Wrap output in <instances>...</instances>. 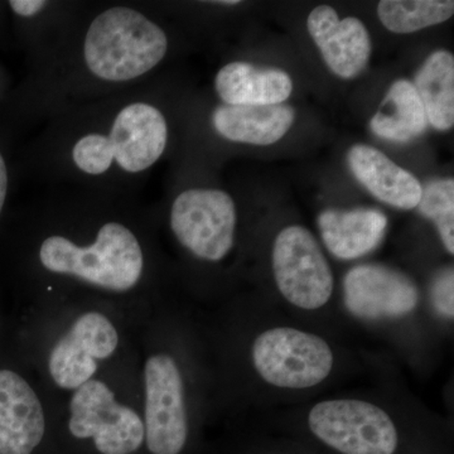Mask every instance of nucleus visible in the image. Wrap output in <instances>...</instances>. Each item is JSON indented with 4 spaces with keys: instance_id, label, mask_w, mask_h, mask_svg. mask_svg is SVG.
Returning <instances> with one entry per match:
<instances>
[{
    "instance_id": "6e6552de",
    "label": "nucleus",
    "mask_w": 454,
    "mask_h": 454,
    "mask_svg": "<svg viewBox=\"0 0 454 454\" xmlns=\"http://www.w3.org/2000/svg\"><path fill=\"white\" fill-rule=\"evenodd\" d=\"M236 226L235 202L220 190L184 191L170 210V227L179 244L208 262H219L231 253Z\"/></svg>"
},
{
    "instance_id": "412c9836",
    "label": "nucleus",
    "mask_w": 454,
    "mask_h": 454,
    "mask_svg": "<svg viewBox=\"0 0 454 454\" xmlns=\"http://www.w3.org/2000/svg\"><path fill=\"white\" fill-rule=\"evenodd\" d=\"M420 214L432 221L446 252L454 254V181L434 179L422 187L418 205Z\"/></svg>"
},
{
    "instance_id": "ddd939ff",
    "label": "nucleus",
    "mask_w": 454,
    "mask_h": 454,
    "mask_svg": "<svg viewBox=\"0 0 454 454\" xmlns=\"http://www.w3.org/2000/svg\"><path fill=\"white\" fill-rule=\"evenodd\" d=\"M44 429L37 394L18 373L0 370V454H32Z\"/></svg>"
},
{
    "instance_id": "393cba45",
    "label": "nucleus",
    "mask_w": 454,
    "mask_h": 454,
    "mask_svg": "<svg viewBox=\"0 0 454 454\" xmlns=\"http://www.w3.org/2000/svg\"><path fill=\"white\" fill-rule=\"evenodd\" d=\"M216 3V4H223V5H236V4H239V0H231V2H227V0H225V2H215Z\"/></svg>"
},
{
    "instance_id": "7ed1b4c3",
    "label": "nucleus",
    "mask_w": 454,
    "mask_h": 454,
    "mask_svg": "<svg viewBox=\"0 0 454 454\" xmlns=\"http://www.w3.org/2000/svg\"><path fill=\"white\" fill-rule=\"evenodd\" d=\"M340 309L346 324L384 342L395 361L419 373L438 364L444 339L427 309L419 284L404 271L378 262L349 269Z\"/></svg>"
},
{
    "instance_id": "39448f33",
    "label": "nucleus",
    "mask_w": 454,
    "mask_h": 454,
    "mask_svg": "<svg viewBox=\"0 0 454 454\" xmlns=\"http://www.w3.org/2000/svg\"><path fill=\"white\" fill-rule=\"evenodd\" d=\"M168 40L160 26L128 7L98 14L86 33L83 59L90 73L106 82H129L153 70Z\"/></svg>"
},
{
    "instance_id": "423d86ee",
    "label": "nucleus",
    "mask_w": 454,
    "mask_h": 454,
    "mask_svg": "<svg viewBox=\"0 0 454 454\" xmlns=\"http://www.w3.org/2000/svg\"><path fill=\"white\" fill-rule=\"evenodd\" d=\"M42 265L57 274H67L113 292H127L142 277V247L128 227L109 223L98 230L97 241L77 247L62 236H51L42 244Z\"/></svg>"
},
{
    "instance_id": "dca6fc26",
    "label": "nucleus",
    "mask_w": 454,
    "mask_h": 454,
    "mask_svg": "<svg viewBox=\"0 0 454 454\" xmlns=\"http://www.w3.org/2000/svg\"><path fill=\"white\" fill-rule=\"evenodd\" d=\"M215 89L225 106H269L288 100L293 82L291 76L279 68L231 62L217 73Z\"/></svg>"
},
{
    "instance_id": "f257e3e1",
    "label": "nucleus",
    "mask_w": 454,
    "mask_h": 454,
    "mask_svg": "<svg viewBox=\"0 0 454 454\" xmlns=\"http://www.w3.org/2000/svg\"><path fill=\"white\" fill-rule=\"evenodd\" d=\"M244 372L255 413L303 404L396 369L382 352L286 315L273 304L252 309Z\"/></svg>"
},
{
    "instance_id": "f03ea898",
    "label": "nucleus",
    "mask_w": 454,
    "mask_h": 454,
    "mask_svg": "<svg viewBox=\"0 0 454 454\" xmlns=\"http://www.w3.org/2000/svg\"><path fill=\"white\" fill-rule=\"evenodd\" d=\"M396 369L369 384L348 385L303 404L279 409L322 446L339 454H397L404 429L434 411L396 380Z\"/></svg>"
},
{
    "instance_id": "0eeeda50",
    "label": "nucleus",
    "mask_w": 454,
    "mask_h": 454,
    "mask_svg": "<svg viewBox=\"0 0 454 454\" xmlns=\"http://www.w3.org/2000/svg\"><path fill=\"white\" fill-rule=\"evenodd\" d=\"M167 140L163 114L149 104H130L116 115L109 136L88 134L77 140L74 162L92 176L106 173L113 160L125 172L139 173L162 157Z\"/></svg>"
},
{
    "instance_id": "9b49d317",
    "label": "nucleus",
    "mask_w": 454,
    "mask_h": 454,
    "mask_svg": "<svg viewBox=\"0 0 454 454\" xmlns=\"http://www.w3.org/2000/svg\"><path fill=\"white\" fill-rule=\"evenodd\" d=\"M118 343V333L106 316L85 313L51 352L53 381L61 389H79L97 372L98 361L112 356Z\"/></svg>"
},
{
    "instance_id": "20e7f679",
    "label": "nucleus",
    "mask_w": 454,
    "mask_h": 454,
    "mask_svg": "<svg viewBox=\"0 0 454 454\" xmlns=\"http://www.w3.org/2000/svg\"><path fill=\"white\" fill-rule=\"evenodd\" d=\"M271 277L277 309L316 327L351 339L336 295V280L327 256L312 231L301 225L283 227L271 247Z\"/></svg>"
},
{
    "instance_id": "b1692460",
    "label": "nucleus",
    "mask_w": 454,
    "mask_h": 454,
    "mask_svg": "<svg viewBox=\"0 0 454 454\" xmlns=\"http://www.w3.org/2000/svg\"><path fill=\"white\" fill-rule=\"evenodd\" d=\"M8 192V170L5 166L3 155L0 154V214H2L3 206H4L5 197Z\"/></svg>"
},
{
    "instance_id": "a211bd4d",
    "label": "nucleus",
    "mask_w": 454,
    "mask_h": 454,
    "mask_svg": "<svg viewBox=\"0 0 454 454\" xmlns=\"http://www.w3.org/2000/svg\"><path fill=\"white\" fill-rule=\"evenodd\" d=\"M427 127L428 119L414 83L404 79L390 86L378 113L370 121V129L376 137L396 143L418 138Z\"/></svg>"
},
{
    "instance_id": "f3484780",
    "label": "nucleus",
    "mask_w": 454,
    "mask_h": 454,
    "mask_svg": "<svg viewBox=\"0 0 454 454\" xmlns=\"http://www.w3.org/2000/svg\"><path fill=\"white\" fill-rule=\"evenodd\" d=\"M295 112L292 106H221L212 115L215 129L223 138L253 145L279 142L291 129Z\"/></svg>"
},
{
    "instance_id": "aec40b11",
    "label": "nucleus",
    "mask_w": 454,
    "mask_h": 454,
    "mask_svg": "<svg viewBox=\"0 0 454 454\" xmlns=\"http://www.w3.org/2000/svg\"><path fill=\"white\" fill-rule=\"evenodd\" d=\"M453 13L454 3L450 0H382L378 5L382 26L399 35L441 25Z\"/></svg>"
},
{
    "instance_id": "1a4fd4ad",
    "label": "nucleus",
    "mask_w": 454,
    "mask_h": 454,
    "mask_svg": "<svg viewBox=\"0 0 454 454\" xmlns=\"http://www.w3.org/2000/svg\"><path fill=\"white\" fill-rule=\"evenodd\" d=\"M145 380L146 446L152 454H179L187 444L190 420L177 361L168 354L149 357Z\"/></svg>"
},
{
    "instance_id": "4468645a",
    "label": "nucleus",
    "mask_w": 454,
    "mask_h": 454,
    "mask_svg": "<svg viewBox=\"0 0 454 454\" xmlns=\"http://www.w3.org/2000/svg\"><path fill=\"white\" fill-rule=\"evenodd\" d=\"M317 223L325 249L334 258L348 262L378 249L387 235L389 221L384 212L376 208H328L319 214Z\"/></svg>"
},
{
    "instance_id": "9d476101",
    "label": "nucleus",
    "mask_w": 454,
    "mask_h": 454,
    "mask_svg": "<svg viewBox=\"0 0 454 454\" xmlns=\"http://www.w3.org/2000/svg\"><path fill=\"white\" fill-rule=\"evenodd\" d=\"M70 413L71 434L94 438L101 454H131L145 441V424L139 415L119 404L104 382L89 380L74 390Z\"/></svg>"
},
{
    "instance_id": "f8f14e48",
    "label": "nucleus",
    "mask_w": 454,
    "mask_h": 454,
    "mask_svg": "<svg viewBox=\"0 0 454 454\" xmlns=\"http://www.w3.org/2000/svg\"><path fill=\"white\" fill-rule=\"evenodd\" d=\"M307 28L325 65L336 76L354 79L365 70L372 55V41L358 18L340 20L333 7L319 5L310 12Z\"/></svg>"
},
{
    "instance_id": "6ab92c4d",
    "label": "nucleus",
    "mask_w": 454,
    "mask_h": 454,
    "mask_svg": "<svg viewBox=\"0 0 454 454\" xmlns=\"http://www.w3.org/2000/svg\"><path fill=\"white\" fill-rule=\"evenodd\" d=\"M414 88L426 110L428 124L437 130L454 124V57L437 51L426 59L415 76Z\"/></svg>"
},
{
    "instance_id": "5701e85b",
    "label": "nucleus",
    "mask_w": 454,
    "mask_h": 454,
    "mask_svg": "<svg viewBox=\"0 0 454 454\" xmlns=\"http://www.w3.org/2000/svg\"><path fill=\"white\" fill-rule=\"evenodd\" d=\"M9 5L18 16L29 18L40 13L42 9L46 7L47 2H43V0H12L9 2Z\"/></svg>"
},
{
    "instance_id": "2eb2a0df",
    "label": "nucleus",
    "mask_w": 454,
    "mask_h": 454,
    "mask_svg": "<svg viewBox=\"0 0 454 454\" xmlns=\"http://www.w3.org/2000/svg\"><path fill=\"white\" fill-rule=\"evenodd\" d=\"M348 162L357 181L379 201L399 210H413L419 205L420 182L379 149L354 145L349 149Z\"/></svg>"
},
{
    "instance_id": "4be33fe9",
    "label": "nucleus",
    "mask_w": 454,
    "mask_h": 454,
    "mask_svg": "<svg viewBox=\"0 0 454 454\" xmlns=\"http://www.w3.org/2000/svg\"><path fill=\"white\" fill-rule=\"evenodd\" d=\"M427 309L444 340L450 339L454 324V270L446 267L438 270L430 279L424 293Z\"/></svg>"
}]
</instances>
